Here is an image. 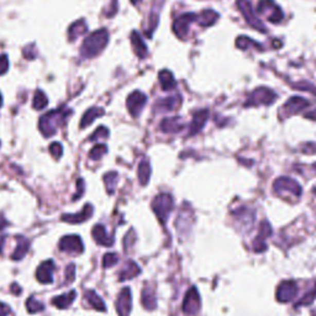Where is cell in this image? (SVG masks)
Returning a JSON list of instances; mask_svg holds the SVG:
<instances>
[{"label": "cell", "instance_id": "cell-1", "mask_svg": "<svg viewBox=\"0 0 316 316\" xmlns=\"http://www.w3.org/2000/svg\"><path fill=\"white\" fill-rule=\"evenodd\" d=\"M109 42V32L105 29H100L92 32L85 37L82 45L80 54L84 58H94L107 47Z\"/></svg>", "mask_w": 316, "mask_h": 316}, {"label": "cell", "instance_id": "cell-2", "mask_svg": "<svg viewBox=\"0 0 316 316\" xmlns=\"http://www.w3.org/2000/svg\"><path fill=\"white\" fill-rule=\"evenodd\" d=\"M69 114V111L66 109H56L52 111H48L45 114L41 119H40L39 128L40 131L45 137H51V136L56 135L58 129L66 122V119Z\"/></svg>", "mask_w": 316, "mask_h": 316}, {"label": "cell", "instance_id": "cell-3", "mask_svg": "<svg viewBox=\"0 0 316 316\" xmlns=\"http://www.w3.org/2000/svg\"><path fill=\"white\" fill-rule=\"evenodd\" d=\"M173 198L168 193L158 194L152 201V209L156 214L157 219L162 225H166L167 220L169 218V214L173 210Z\"/></svg>", "mask_w": 316, "mask_h": 316}, {"label": "cell", "instance_id": "cell-4", "mask_svg": "<svg viewBox=\"0 0 316 316\" xmlns=\"http://www.w3.org/2000/svg\"><path fill=\"white\" fill-rule=\"evenodd\" d=\"M277 99V95L273 91L266 88V86H259L253 91L247 97V100L244 101V107H259V105H271Z\"/></svg>", "mask_w": 316, "mask_h": 316}, {"label": "cell", "instance_id": "cell-5", "mask_svg": "<svg viewBox=\"0 0 316 316\" xmlns=\"http://www.w3.org/2000/svg\"><path fill=\"white\" fill-rule=\"evenodd\" d=\"M273 189L277 194H289L294 198H300L303 193V189L299 185V183L292 178H289V177H280V178H278L277 181L274 182Z\"/></svg>", "mask_w": 316, "mask_h": 316}, {"label": "cell", "instance_id": "cell-6", "mask_svg": "<svg viewBox=\"0 0 316 316\" xmlns=\"http://www.w3.org/2000/svg\"><path fill=\"white\" fill-rule=\"evenodd\" d=\"M236 4H237L238 10L242 12L244 20L249 23L250 26H252L253 29H256L258 31H262V32H266V31H267V29H266V26L263 25L262 21L256 16L251 0H236Z\"/></svg>", "mask_w": 316, "mask_h": 316}, {"label": "cell", "instance_id": "cell-7", "mask_svg": "<svg viewBox=\"0 0 316 316\" xmlns=\"http://www.w3.org/2000/svg\"><path fill=\"white\" fill-rule=\"evenodd\" d=\"M257 11L265 15V16L273 24L282 23V20H283L284 17L283 10L275 4L273 0H259L258 6H257Z\"/></svg>", "mask_w": 316, "mask_h": 316}, {"label": "cell", "instance_id": "cell-8", "mask_svg": "<svg viewBox=\"0 0 316 316\" xmlns=\"http://www.w3.org/2000/svg\"><path fill=\"white\" fill-rule=\"evenodd\" d=\"M309 101L303 97H292L288 99V101L283 105L280 109V117L282 119H287V117L295 115L300 111L305 110L309 107Z\"/></svg>", "mask_w": 316, "mask_h": 316}, {"label": "cell", "instance_id": "cell-9", "mask_svg": "<svg viewBox=\"0 0 316 316\" xmlns=\"http://www.w3.org/2000/svg\"><path fill=\"white\" fill-rule=\"evenodd\" d=\"M200 295L195 287H191L185 294L184 302H183V311L187 315H195L200 310Z\"/></svg>", "mask_w": 316, "mask_h": 316}, {"label": "cell", "instance_id": "cell-10", "mask_svg": "<svg viewBox=\"0 0 316 316\" xmlns=\"http://www.w3.org/2000/svg\"><path fill=\"white\" fill-rule=\"evenodd\" d=\"M147 101V97L144 93L136 91L129 95L126 99V107H128L129 113L131 114L132 117H137L144 109L145 104Z\"/></svg>", "mask_w": 316, "mask_h": 316}, {"label": "cell", "instance_id": "cell-11", "mask_svg": "<svg viewBox=\"0 0 316 316\" xmlns=\"http://www.w3.org/2000/svg\"><path fill=\"white\" fill-rule=\"evenodd\" d=\"M193 21H197V15L194 12H187V14H183L179 17H177L173 23V31L179 39H185L188 35L189 25Z\"/></svg>", "mask_w": 316, "mask_h": 316}, {"label": "cell", "instance_id": "cell-12", "mask_svg": "<svg viewBox=\"0 0 316 316\" xmlns=\"http://www.w3.org/2000/svg\"><path fill=\"white\" fill-rule=\"evenodd\" d=\"M60 250L63 252L72 253V255H79L84 250V246H83L82 238L77 235H71V236L62 237L60 241Z\"/></svg>", "mask_w": 316, "mask_h": 316}, {"label": "cell", "instance_id": "cell-13", "mask_svg": "<svg viewBox=\"0 0 316 316\" xmlns=\"http://www.w3.org/2000/svg\"><path fill=\"white\" fill-rule=\"evenodd\" d=\"M298 294V287L294 280L282 282L277 289V300L280 303H288Z\"/></svg>", "mask_w": 316, "mask_h": 316}, {"label": "cell", "instance_id": "cell-14", "mask_svg": "<svg viewBox=\"0 0 316 316\" xmlns=\"http://www.w3.org/2000/svg\"><path fill=\"white\" fill-rule=\"evenodd\" d=\"M272 235V227L269 225L268 221H263L261 226H259L258 235H257L255 241H253L252 247L255 252H263V251L267 250V243L266 240Z\"/></svg>", "mask_w": 316, "mask_h": 316}, {"label": "cell", "instance_id": "cell-15", "mask_svg": "<svg viewBox=\"0 0 316 316\" xmlns=\"http://www.w3.org/2000/svg\"><path fill=\"white\" fill-rule=\"evenodd\" d=\"M132 298H131V290L129 288H124L120 292L119 296L116 300V311L119 316H129L131 312Z\"/></svg>", "mask_w": 316, "mask_h": 316}, {"label": "cell", "instance_id": "cell-16", "mask_svg": "<svg viewBox=\"0 0 316 316\" xmlns=\"http://www.w3.org/2000/svg\"><path fill=\"white\" fill-rule=\"evenodd\" d=\"M55 263L52 259L42 262L36 271V278L41 284H51L54 282Z\"/></svg>", "mask_w": 316, "mask_h": 316}, {"label": "cell", "instance_id": "cell-17", "mask_svg": "<svg viewBox=\"0 0 316 316\" xmlns=\"http://www.w3.org/2000/svg\"><path fill=\"white\" fill-rule=\"evenodd\" d=\"M182 98L181 95H175V97H168L164 99H160L156 104H154L153 111L156 114L169 113V111L175 110L181 105Z\"/></svg>", "mask_w": 316, "mask_h": 316}, {"label": "cell", "instance_id": "cell-18", "mask_svg": "<svg viewBox=\"0 0 316 316\" xmlns=\"http://www.w3.org/2000/svg\"><path fill=\"white\" fill-rule=\"evenodd\" d=\"M92 215H93V206L91 205V204H86L80 213L64 214V215H62L61 219H62V221L69 222V224H82V222H84L88 219H91Z\"/></svg>", "mask_w": 316, "mask_h": 316}, {"label": "cell", "instance_id": "cell-19", "mask_svg": "<svg viewBox=\"0 0 316 316\" xmlns=\"http://www.w3.org/2000/svg\"><path fill=\"white\" fill-rule=\"evenodd\" d=\"M234 216L240 222V226H242V230H250L253 226L255 221V212L249 209V207H240V209L234 212Z\"/></svg>", "mask_w": 316, "mask_h": 316}, {"label": "cell", "instance_id": "cell-20", "mask_svg": "<svg viewBox=\"0 0 316 316\" xmlns=\"http://www.w3.org/2000/svg\"><path fill=\"white\" fill-rule=\"evenodd\" d=\"M207 119H209V110L203 109V110L197 111V113L194 114L193 120H191L190 126H189V135L188 136L197 135L198 132H199L200 130L203 129L204 126H205Z\"/></svg>", "mask_w": 316, "mask_h": 316}, {"label": "cell", "instance_id": "cell-21", "mask_svg": "<svg viewBox=\"0 0 316 316\" xmlns=\"http://www.w3.org/2000/svg\"><path fill=\"white\" fill-rule=\"evenodd\" d=\"M92 235L94 241L98 244H101V246L105 247L113 246L114 238L108 235V232L103 225H95L94 229L92 230Z\"/></svg>", "mask_w": 316, "mask_h": 316}, {"label": "cell", "instance_id": "cell-22", "mask_svg": "<svg viewBox=\"0 0 316 316\" xmlns=\"http://www.w3.org/2000/svg\"><path fill=\"white\" fill-rule=\"evenodd\" d=\"M184 128V122L181 117H167L161 122V130L166 134H175Z\"/></svg>", "mask_w": 316, "mask_h": 316}, {"label": "cell", "instance_id": "cell-23", "mask_svg": "<svg viewBox=\"0 0 316 316\" xmlns=\"http://www.w3.org/2000/svg\"><path fill=\"white\" fill-rule=\"evenodd\" d=\"M131 45L132 48H134V52L137 56L138 58H146L148 55V49L146 43L144 42V40H142V37L140 33L137 32V31H134V32L131 33Z\"/></svg>", "mask_w": 316, "mask_h": 316}, {"label": "cell", "instance_id": "cell-24", "mask_svg": "<svg viewBox=\"0 0 316 316\" xmlns=\"http://www.w3.org/2000/svg\"><path fill=\"white\" fill-rule=\"evenodd\" d=\"M140 273H141L140 267H138V266L136 265L134 261H128L125 263V266H124L121 271H120L119 279L121 282L132 279V278H135L136 275Z\"/></svg>", "mask_w": 316, "mask_h": 316}, {"label": "cell", "instance_id": "cell-25", "mask_svg": "<svg viewBox=\"0 0 316 316\" xmlns=\"http://www.w3.org/2000/svg\"><path fill=\"white\" fill-rule=\"evenodd\" d=\"M88 31V26L84 20H77L71 25L69 29H68V40L69 41H76L78 37L84 35Z\"/></svg>", "mask_w": 316, "mask_h": 316}, {"label": "cell", "instance_id": "cell-26", "mask_svg": "<svg viewBox=\"0 0 316 316\" xmlns=\"http://www.w3.org/2000/svg\"><path fill=\"white\" fill-rule=\"evenodd\" d=\"M29 250H30V241L27 240L26 237L19 236L16 249H15L14 252H12L11 259H14V261H20V259H23L24 257L26 256Z\"/></svg>", "mask_w": 316, "mask_h": 316}, {"label": "cell", "instance_id": "cell-27", "mask_svg": "<svg viewBox=\"0 0 316 316\" xmlns=\"http://www.w3.org/2000/svg\"><path fill=\"white\" fill-rule=\"evenodd\" d=\"M76 296H77L76 290H71V292L63 294V295L56 296V298L52 299V304H54L57 309H68L71 305H72Z\"/></svg>", "mask_w": 316, "mask_h": 316}, {"label": "cell", "instance_id": "cell-28", "mask_svg": "<svg viewBox=\"0 0 316 316\" xmlns=\"http://www.w3.org/2000/svg\"><path fill=\"white\" fill-rule=\"evenodd\" d=\"M104 115V109H101V108L94 107L91 108L89 110L85 111V114L83 115L82 120H80V128L85 129L86 126H89L91 124H93L95 119H98V117L103 116Z\"/></svg>", "mask_w": 316, "mask_h": 316}, {"label": "cell", "instance_id": "cell-29", "mask_svg": "<svg viewBox=\"0 0 316 316\" xmlns=\"http://www.w3.org/2000/svg\"><path fill=\"white\" fill-rule=\"evenodd\" d=\"M84 298L88 304L92 306L93 309L98 311H105L107 310V306H105V303L103 302V299L98 295L94 290H86L84 293Z\"/></svg>", "mask_w": 316, "mask_h": 316}, {"label": "cell", "instance_id": "cell-30", "mask_svg": "<svg viewBox=\"0 0 316 316\" xmlns=\"http://www.w3.org/2000/svg\"><path fill=\"white\" fill-rule=\"evenodd\" d=\"M158 79H160L161 86H162L163 91H172L173 88H175L177 82L173 77V74L168 69H163L161 71L160 74H158Z\"/></svg>", "mask_w": 316, "mask_h": 316}, {"label": "cell", "instance_id": "cell-31", "mask_svg": "<svg viewBox=\"0 0 316 316\" xmlns=\"http://www.w3.org/2000/svg\"><path fill=\"white\" fill-rule=\"evenodd\" d=\"M219 20V14L214 10H204L200 15H197V21L200 26L209 27Z\"/></svg>", "mask_w": 316, "mask_h": 316}, {"label": "cell", "instance_id": "cell-32", "mask_svg": "<svg viewBox=\"0 0 316 316\" xmlns=\"http://www.w3.org/2000/svg\"><path fill=\"white\" fill-rule=\"evenodd\" d=\"M141 303H142V305H144V308L147 309V310H153V309H156L157 302H156V296H154L152 288L151 287L144 288V290H142Z\"/></svg>", "mask_w": 316, "mask_h": 316}, {"label": "cell", "instance_id": "cell-33", "mask_svg": "<svg viewBox=\"0 0 316 316\" xmlns=\"http://www.w3.org/2000/svg\"><path fill=\"white\" fill-rule=\"evenodd\" d=\"M138 181H140L141 185H147L148 181L151 177V166L147 160H142L140 166H138Z\"/></svg>", "mask_w": 316, "mask_h": 316}, {"label": "cell", "instance_id": "cell-34", "mask_svg": "<svg viewBox=\"0 0 316 316\" xmlns=\"http://www.w3.org/2000/svg\"><path fill=\"white\" fill-rule=\"evenodd\" d=\"M117 181H119V175H117L116 172H109L104 175L105 188H107L108 193L114 194L116 184H117Z\"/></svg>", "mask_w": 316, "mask_h": 316}, {"label": "cell", "instance_id": "cell-35", "mask_svg": "<svg viewBox=\"0 0 316 316\" xmlns=\"http://www.w3.org/2000/svg\"><path fill=\"white\" fill-rule=\"evenodd\" d=\"M236 46L240 49H249L251 47L257 48V49H262V46L259 45L258 42L253 41L252 39H250V37L247 36H240L237 37L236 40Z\"/></svg>", "mask_w": 316, "mask_h": 316}, {"label": "cell", "instance_id": "cell-36", "mask_svg": "<svg viewBox=\"0 0 316 316\" xmlns=\"http://www.w3.org/2000/svg\"><path fill=\"white\" fill-rule=\"evenodd\" d=\"M48 104V99L46 97V94L42 91H37L35 93V97H33L32 100V107L33 109L36 110H42L43 108L47 107Z\"/></svg>", "mask_w": 316, "mask_h": 316}, {"label": "cell", "instance_id": "cell-37", "mask_svg": "<svg viewBox=\"0 0 316 316\" xmlns=\"http://www.w3.org/2000/svg\"><path fill=\"white\" fill-rule=\"evenodd\" d=\"M107 152H108V147L103 144H98L91 150V152H89V157H91V160L98 161V160H100V158L103 157Z\"/></svg>", "mask_w": 316, "mask_h": 316}, {"label": "cell", "instance_id": "cell-38", "mask_svg": "<svg viewBox=\"0 0 316 316\" xmlns=\"http://www.w3.org/2000/svg\"><path fill=\"white\" fill-rule=\"evenodd\" d=\"M26 309L31 314H36V312L43 310V304L40 303L39 300H36L33 296H30V298L26 300Z\"/></svg>", "mask_w": 316, "mask_h": 316}, {"label": "cell", "instance_id": "cell-39", "mask_svg": "<svg viewBox=\"0 0 316 316\" xmlns=\"http://www.w3.org/2000/svg\"><path fill=\"white\" fill-rule=\"evenodd\" d=\"M108 136H109V131H108V129L104 128V126H100V128H98L97 130H95L94 134L91 136L89 140L91 141L105 140V138H108Z\"/></svg>", "mask_w": 316, "mask_h": 316}, {"label": "cell", "instance_id": "cell-40", "mask_svg": "<svg viewBox=\"0 0 316 316\" xmlns=\"http://www.w3.org/2000/svg\"><path fill=\"white\" fill-rule=\"evenodd\" d=\"M117 262H119V257H117L116 253H107L103 258V267L110 268L115 266Z\"/></svg>", "mask_w": 316, "mask_h": 316}, {"label": "cell", "instance_id": "cell-41", "mask_svg": "<svg viewBox=\"0 0 316 316\" xmlns=\"http://www.w3.org/2000/svg\"><path fill=\"white\" fill-rule=\"evenodd\" d=\"M315 298H316V287H315L314 290H310V292L306 294L304 298L300 299L299 302L296 303L295 306L298 308V306H300V305H310L311 303L315 300Z\"/></svg>", "mask_w": 316, "mask_h": 316}, {"label": "cell", "instance_id": "cell-42", "mask_svg": "<svg viewBox=\"0 0 316 316\" xmlns=\"http://www.w3.org/2000/svg\"><path fill=\"white\" fill-rule=\"evenodd\" d=\"M49 153L52 154V157L55 160H58V158L62 157V153H63V147L60 142H54V144L49 146Z\"/></svg>", "mask_w": 316, "mask_h": 316}, {"label": "cell", "instance_id": "cell-43", "mask_svg": "<svg viewBox=\"0 0 316 316\" xmlns=\"http://www.w3.org/2000/svg\"><path fill=\"white\" fill-rule=\"evenodd\" d=\"M64 277H66L64 284H71L74 280V278H76V266H74L73 263H72V265L67 266L66 275H64Z\"/></svg>", "mask_w": 316, "mask_h": 316}, {"label": "cell", "instance_id": "cell-44", "mask_svg": "<svg viewBox=\"0 0 316 316\" xmlns=\"http://www.w3.org/2000/svg\"><path fill=\"white\" fill-rule=\"evenodd\" d=\"M23 54H24V57L26 58V60H35V58L37 57V51H36L35 45L26 46V47L24 48Z\"/></svg>", "mask_w": 316, "mask_h": 316}, {"label": "cell", "instance_id": "cell-45", "mask_svg": "<svg viewBox=\"0 0 316 316\" xmlns=\"http://www.w3.org/2000/svg\"><path fill=\"white\" fill-rule=\"evenodd\" d=\"M293 88L299 89V91H309V92H311L312 94L316 95V86L310 84V83H308V82L296 83V84H293Z\"/></svg>", "mask_w": 316, "mask_h": 316}, {"label": "cell", "instance_id": "cell-46", "mask_svg": "<svg viewBox=\"0 0 316 316\" xmlns=\"http://www.w3.org/2000/svg\"><path fill=\"white\" fill-rule=\"evenodd\" d=\"M83 193H84V181H83V179H78V181H77V193L73 197V200L80 199Z\"/></svg>", "mask_w": 316, "mask_h": 316}, {"label": "cell", "instance_id": "cell-47", "mask_svg": "<svg viewBox=\"0 0 316 316\" xmlns=\"http://www.w3.org/2000/svg\"><path fill=\"white\" fill-rule=\"evenodd\" d=\"M9 69V60L5 55L0 56V74H5Z\"/></svg>", "mask_w": 316, "mask_h": 316}, {"label": "cell", "instance_id": "cell-48", "mask_svg": "<svg viewBox=\"0 0 316 316\" xmlns=\"http://www.w3.org/2000/svg\"><path fill=\"white\" fill-rule=\"evenodd\" d=\"M306 154H316V144H306L302 148Z\"/></svg>", "mask_w": 316, "mask_h": 316}, {"label": "cell", "instance_id": "cell-49", "mask_svg": "<svg viewBox=\"0 0 316 316\" xmlns=\"http://www.w3.org/2000/svg\"><path fill=\"white\" fill-rule=\"evenodd\" d=\"M132 235H134V231H130L128 235H126V237H125V241H124V246H125V249L128 250L130 246H131L132 243H134V241H135V238L132 237Z\"/></svg>", "mask_w": 316, "mask_h": 316}, {"label": "cell", "instance_id": "cell-50", "mask_svg": "<svg viewBox=\"0 0 316 316\" xmlns=\"http://www.w3.org/2000/svg\"><path fill=\"white\" fill-rule=\"evenodd\" d=\"M10 311H11L10 306L5 304V303H0V316H8L10 314Z\"/></svg>", "mask_w": 316, "mask_h": 316}, {"label": "cell", "instance_id": "cell-51", "mask_svg": "<svg viewBox=\"0 0 316 316\" xmlns=\"http://www.w3.org/2000/svg\"><path fill=\"white\" fill-rule=\"evenodd\" d=\"M11 293H12V294H15V295H19V294L21 293V288L19 287L16 283H14V284H12V286H11Z\"/></svg>", "mask_w": 316, "mask_h": 316}, {"label": "cell", "instance_id": "cell-52", "mask_svg": "<svg viewBox=\"0 0 316 316\" xmlns=\"http://www.w3.org/2000/svg\"><path fill=\"white\" fill-rule=\"evenodd\" d=\"M5 237H0V253H3V247H4Z\"/></svg>", "mask_w": 316, "mask_h": 316}, {"label": "cell", "instance_id": "cell-53", "mask_svg": "<svg viewBox=\"0 0 316 316\" xmlns=\"http://www.w3.org/2000/svg\"><path fill=\"white\" fill-rule=\"evenodd\" d=\"M4 225H6V222L4 221V219L0 218V230H3V229H4Z\"/></svg>", "mask_w": 316, "mask_h": 316}, {"label": "cell", "instance_id": "cell-54", "mask_svg": "<svg viewBox=\"0 0 316 316\" xmlns=\"http://www.w3.org/2000/svg\"><path fill=\"white\" fill-rule=\"evenodd\" d=\"M141 0H131V3L132 4H137V3H140Z\"/></svg>", "mask_w": 316, "mask_h": 316}, {"label": "cell", "instance_id": "cell-55", "mask_svg": "<svg viewBox=\"0 0 316 316\" xmlns=\"http://www.w3.org/2000/svg\"><path fill=\"white\" fill-rule=\"evenodd\" d=\"M2 104H3V97L2 94H0V107H2Z\"/></svg>", "mask_w": 316, "mask_h": 316}, {"label": "cell", "instance_id": "cell-56", "mask_svg": "<svg viewBox=\"0 0 316 316\" xmlns=\"http://www.w3.org/2000/svg\"><path fill=\"white\" fill-rule=\"evenodd\" d=\"M312 191H314V194H315V195H316V187H315V188H314V190H312Z\"/></svg>", "mask_w": 316, "mask_h": 316}, {"label": "cell", "instance_id": "cell-57", "mask_svg": "<svg viewBox=\"0 0 316 316\" xmlns=\"http://www.w3.org/2000/svg\"><path fill=\"white\" fill-rule=\"evenodd\" d=\"M312 168H314V169L316 170V164H314V167H312Z\"/></svg>", "mask_w": 316, "mask_h": 316}]
</instances>
